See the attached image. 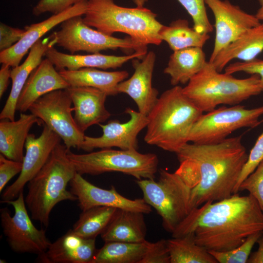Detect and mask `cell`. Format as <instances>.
I'll use <instances>...</instances> for the list:
<instances>
[{
	"mask_svg": "<svg viewBox=\"0 0 263 263\" xmlns=\"http://www.w3.org/2000/svg\"><path fill=\"white\" fill-rule=\"evenodd\" d=\"M176 154L179 167L175 172L191 188V210L233 194L248 158L241 135L211 144L188 142Z\"/></svg>",
	"mask_w": 263,
	"mask_h": 263,
	"instance_id": "obj_1",
	"label": "cell"
},
{
	"mask_svg": "<svg viewBox=\"0 0 263 263\" xmlns=\"http://www.w3.org/2000/svg\"><path fill=\"white\" fill-rule=\"evenodd\" d=\"M263 231V212L251 195L238 193L192 209L171 233L173 238L193 233L197 244L208 251H227L250 235Z\"/></svg>",
	"mask_w": 263,
	"mask_h": 263,
	"instance_id": "obj_2",
	"label": "cell"
},
{
	"mask_svg": "<svg viewBox=\"0 0 263 263\" xmlns=\"http://www.w3.org/2000/svg\"><path fill=\"white\" fill-rule=\"evenodd\" d=\"M204 113L180 85L164 92L147 115L145 142L177 153L187 143L191 130Z\"/></svg>",
	"mask_w": 263,
	"mask_h": 263,
	"instance_id": "obj_3",
	"label": "cell"
},
{
	"mask_svg": "<svg viewBox=\"0 0 263 263\" xmlns=\"http://www.w3.org/2000/svg\"><path fill=\"white\" fill-rule=\"evenodd\" d=\"M68 149L58 144L39 171L28 182L24 198L31 218L47 227L55 206L63 201H75L76 197L67 189L76 173L68 156Z\"/></svg>",
	"mask_w": 263,
	"mask_h": 263,
	"instance_id": "obj_4",
	"label": "cell"
},
{
	"mask_svg": "<svg viewBox=\"0 0 263 263\" xmlns=\"http://www.w3.org/2000/svg\"><path fill=\"white\" fill-rule=\"evenodd\" d=\"M157 15L144 7H125L113 0H88L83 18L87 25L109 35L114 33L128 35L138 44L159 45L163 26Z\"/></svg>",
	"mask_w": 263,
	"mask_h": 263,
	"instance_id": "obj_5",
	"label": "cell"
},
{
	"mask_svg": "<svg viewBox=\"0 0 263 263\" xmlns=\"http://www.w3.org/2000/svg\"><path fill=\"white\" fill-rule=\"evenodd\" d=\"M183 91L201 111L206 113L219 105L240 104L262 93L258 75L237 78L232 75L218 72L208 61L183 88Z\"/></svg>",
	"mask_w": 263,
	"mask_h": 263,
	"instance_id": "obj_6",
	"label": "cell"
},
{
	"mask_svg": "<svg viewBox=\"0 0 263 263\" xmlns=\"http://www.w3.org/2000/svg\"><path fill=\"white\" fill-rule=\"evenodd\" d=\"M158 181L136 180L143 199L162 219L164 229L172 233L191 211V188L176 172L160 169Z\"/></svg>",
	"mask_w": 263,
	"mask_h": 263,
	"instance_id": "obj_7",
	"label": "cell"
},
{
	"mask_svg": "<svg viewBox=\"0 0 263 263\" xmlns=\"http://www.w3.org/2000/svg\"><path fill=\"white\" fill-rule=\"evenodd\" d=\"M68 156L76 171L81 174L97 175L118 172L132 176L137 180L154 179L159 160L154 153H141L137 150L102 149L97 151L76 154L68 151Z\"/></svg>",
	"mask_w": 263,
	"mask_h": 263,
	"instance_id": "obj_8",
	"label": "cell"
},
{
	"mask_svg": "<svg viewBox=\"0 0 263 263\" xmlns=\"http://www.w3.org/2000/svg\"><path fill=\"white\" fill-rule=\"evenodd\" d=\"M54 45L63 48L70 54L79 51L94 54L107 50H133L146 55L147 46L141 45L130 37L118 38L94 29L83 21L82 16L64 20L60 29L50 37Z\"/></svg>",
	"mask_w": 263,
	"mask_h": 263,
	"instance_id": "obj_9",
	"label": "cell"
},
{
	"mask_svg": "<svg viewBox=\"0 0 263 263\" xmlns=\"http://www.w3.org/2000/svg\"><path fill=\"white\" fill-rule=\"evenodd\" d=\"M262 115L263 105L251 109L239 104L215 108L198 118L191 130L188 142L219 143L238 129L257 127L262 123L259 118Z\"/></svg>",
	"mask_w": 263,
	"mask_h": 263,
	"instance_id": "obj_10",
	"label": "cell"
},
{
	"mask_svg": "<svg viewBox=\"0 0 263 263\" xmlns=\"http://www.w3.org/2000/svg\"><path fill=\"white\" fill-rule=\"evenodd\" d=\"M0 203L11 205L14 214L10 215L7 207L0 209L3 232L11 249L18 253H31L38 256L48 249L51 242L43 229H38L30 218L23 192L15 199Z\"/></svg>",
	"mask_w": 263,
	"mask_h": 263,
	"instance_id": "obj_11",
	"label": "cell"
},
{
	"mask_svg": "<svg viewBox=\"0 0 263 263\" xmlns=\"http://www.w3.org/2000/svg\"><path fill=\"white\" fill-rule=\"evenodd\" d=\"M72 104L67 89H60L40 97L31 106L29 111L56 132L67 149H80L85 135L72 115Z\"/></svg>",
	"mask_w": 263,
	"mask_h": 263,
	"instance_id": "obj_12",
	"label": "cell"
},
{
	"mask_svg": "<svg viewBox=\"0 0 263 263\" xmlns=\"http://www.w3.org/2000/svg\"><path fill=\"white\" fill-rule=\"evenodd\" d=\"M215 18V38L208 62L248 29L260 24L256 17L228 0H205Z\"/></svg>",
	"mask_w": 263,
	"mask_h": 263,
	"instance_id": "obj_13",
	"label": "cell"
},
{
	"mask_svg": "<svg viewBox=\"0 0 263 263\" xmlns=\"http://www.w3.org/2000/svg\"><path fill=\"white\" fill-rule=\"evenodd\" d=\"M61 140L56 132L44 124L38 137H36L33 133L28 134L24 147L26 151L22 170L15 181L3 192L0 202L15 199L23 192L25 185L45 165Z\"/></svg>",
	"mask_w": 263,
	"mask_h": 263,
	"instance_id": "obj_14",
	"label": "cell"
},
{
	"mask_svg": "<svg viewBox=\"0 0 263 263\" xmlns=\"http://www.w3.org/2000/svg\"><path fill=\"white\" fill-rule=\"evenodd\" d=\"M125 113L130 116V119L121 123L117 119L112 120L106 124H98L102 130V134L99 137L85 135L80 148L86 151H92L94 149H108L117 147L123 150H137V135L148 123L147 115L130 108Z\"/></svg>",
	"mask_w": 263,
	"mask_h": 263,
	"instance_id": "obj_15",
	"label": "cell"
},
{
	"mask_svg": "<svg viewBox=\"0 0 263 263\" xmlns=\"http://www.w3.org/2000/svg\"><path fill=\"white\" fill-rule=\"evenodd\" d=\"M69 184L70 191L76 197L82 211L97 206L113 207L145 214L152 211L151 207L143 198H127L119 193L113 186L110 189L100 188L87 181L77 172Z\"/></svg>",
	"mask_w": 263,
	"mask_h": 263,
	"instance_id": "obj_16",
	"label": "cell"
},
{
	"mask_svg": "<svg viewBox=\"0 0 263 263\" xmlns=\"http://www.w3.org/2000/svg\"><path fill=\"white\" fill-rule=\"evenodd\" d=\"M156 55L150 51L142 59L134 58L132 63L134 69L132 76L120 82L118 93L128 95L136 104L138 111L148 115L158 99V91L152 87V78Z\"/></svg>",
	"mask_w": 263,
	"mask_h": 263,
	"instance_id": "obj_17",
	"label": "cell"
},
{
	"mask_svg": "<svg viewBox=\"0 0 263 263\" xmlns=\"http://www.w3.org/2000/svg\"><path fill=\"white\" fill-rule=\"evenodd\" d=\"M87 7V1L80 2L41 22L26 26L25 27L26 31L22 38L10 48L0 52V63L8 65L12 68L19 65L25 55L43 35L68 19L84 15Z\"/></svg>",
	"mask_w": 263,
	"mask_h": 263,
	"instance_id": "obj_18",
	"label": "cell"
},
{
	"mask_svg": "<svg viewBox=\"0 0 263 263\" xmlns=\"http://www.w3.org/2000/svg\"><path fill=\"white\" fill-rule=\"evenodd\" d=\"M66 89L74 105V119L82 132L111 116L105 105L108 95L104 92L90 87L70 86Z\"/></svg>",
	"mask_w": 263,
	"mask_h": 263,
	"instance_id": "obj_19",
	"label": "cell"
},
{
	"mask_svg": "<svg viewBox=\"0 0 263 263\" xmlns=\"http://www.w3.org/2000/svg\"><path fill=\"white\" fill-rule=\"evenodd\" d=\"M69 87L52 62L46 58L30 75L19 97L16 110L25 113L43 95Z\"/></svg>",
	"mask_w": 263,
	"mask_h": 263,
	"instance_id": "obj_20",
	"label": "cell"
},
{
	"mask_svg": "<svg viewBox=\"0 0 263 263\" xmlns=\"http://www.w3.org/2000/svg\"><path fill=\"white\" fill-rule=\"evenodd\" d=\"M95 238H83L70 229L51 243L38 261L43 263H92L97 249Z\"/></svg>",
	"mask_w": 263,
	"mask_h": 263,
	"instance_id": "obj_21",
	"label": "cell"
},
{
	"mask_svg": "<svg viewBox=\"0 0 263 263\" xmlns=\"http://www.w3.org/2000/svg\"><path fill=\"white\" fill-rule=\"evenodd\" d=\"M146 55L136 52L121 56L107 55L100 53L73 55L60 52L54 46H51L46 51L44 56L50 60L59 71L61 69L76 70L83 68L104 70L116 69L130 60L134 58L142 59Z\"/></svg>",
	"mask_w": 263,
	"mask_h": 263,
	"instance_id": "obj_22",
	"label": "cell"
},
{
	"mask_svg": "<svg viewBox=\"0 0 263 263\" xmlns=\"http://www.w3.org/2000/svg\"><path fill=\"white\" fill-rule=\"evenodd\" d=\"M54 46L50 38L40 39L31 48L24 61L12 68L11 90L0 113V119L15 120L17 101L27 79L32 72L41 63L47 49Z\"/></svg>",
	"mask_w": 263,
	"mask_h": 263,
	"instance_id": "obj_23",
	"label": "cell"
},
{
	"mask_svg": "<svg viewBox=\"0 0 263 263\" xmlns=\"http://www.w3.org/2000/svg\"><path fill=\"white\" fill-rule=\"evenodd\" d=\"M36 123L42 121L32 113H20L17 120L0 121V152L7 158L22 162L23 148L29 131Z\"/></svg>",
	"mask_w": 263,
	"mask_h": 263,
	"instance_id": "obj_24",
	"label": "cell"
},
{
	"mask_svg": "<svg viewBox=\"0 0 263 263\" xmlns=\"http://www.w3.org/2000/svg\"><path fill=\"white\" fill-rule=\"evenodd\" d=\"M263 51V22L251 27L223 49L210 63L219 72L231 60L254 59Z\"/></svg>",
	"mask_w": 263,
	"mask_h": 263,
	"instance_id": "obj_25",
	"label": "cell"
},
{
	"mask_svg": "<svg viewBox=\"0 0 263 263\" xmlns=\"http://www.w3.org/2000/svg\"><path fill=\"white\" fill-rule=\"evenodd\" d=\"M144 213L117 208L109 224L100 234L104 242L140 243L146 241L147 227Z\"/></svg>",
	"mask_w": 263,
	"mask_h": 263,
	"instance_id": "obj_26",
	"label": "cell"
},
{
	"mask_svg": "<svg viewBox=\"0 0 263 263\" xmlns=\"http://www.w3.org/2000/svg\"><path fill=\"white\" fill-rule=\"evenodd\" d=\"M59 74L72 87L97 88L108 96L118 94V84L129 76L126 71H105L95 68H83L76 70L61 69Z\"/></svg>",
	"mask_w": 263,
	"mask_h": 263,
	"instance_id": "obj_27",
	"label": "cell"
},
{
	"mask_svg": "<svg viewBox=\"0 0 263 263\" xmlns=\"http://www.w3.org/2000/svg\"><path fill=\"white\" fill-rule=\"evenodd\" d=\"M202 48L189 47L173 51L164 73L170 76L174 86L187 84L207 63Z\"/></svg>",
	"mask_w": 263,
	"mask_h": 263,
	"instance_id": "obj_28",
	"label": "cell"
},
{
	"mask_svg": "<svg viewBox=\"0 0 263 263\" xmlns=\"http://www.w3.org/2000/svg\"><path fill=\"white\" fill-rule=\"evenodd\" d=\"M150 242H105L97 249L92 263H140Z\"/></svg>",
	"mask_w": 263,
	"mask_h": 263,
	"instance_id": "obj_29",
	"label": "cell"
},
{
	"mask_svg": "<svg viewBox=\"0 0 263 263\" xmlns=\"http://www.w3.org/2000/svg\"><path fill=\"white\" fill-rule=\"evenodd\" d=\"M159 35L173 51L189 47L203 48L210 38L208 34L199 33L190 28L188 21L184 19H177L168 26L163 25Z\"/></svg>",
	"mask_w": 263,
	"mask_h": 263,
	"instance_id": "obj_30",
	"label": "cell"
},
{
	"mask_svg": "<svg viewBox=\"0 0 263 263\" xmlns=\"http://www.w3.org/2000/svg\"><path fill=\"white\" fill-rule=\"evenodd\" d=\"M167 242L170 263H218L208 250L196 243L193 233Z\"/></svg>",
	"mask_w": 263,
	"mask_h": 263,
	"instance_id": "obj_31",
	"label": "cell"
},
{
	"mask_svg": "<svg viewBox=\"0 0 263 263\" xmlns=\"http://www.w3.org/2000/svg\"><path fill=\"white\" fill-rule=\"evenodd\" d=\"M116 208L97 206L82 211L72 230L85 239H94L100 235L106 228Z\"/></svg>",
	"mask_w": 263,
	"mask_h": 263,
	"instance_id": "obj_32",
	"label": "cell"
},
{
	"mask_svg": "<svg viewBox=\"0 0 263 263\" xmlns=\"http://www.w3.org/2000/svg\"><path fill=\"white\" fill-rule=\"evenodd\" d=\"M263 235V231L254 233L248 236L241 245L229 251L209 252L218 263H246L253 246Z\"/></svg>",
	"mask_w": 263,
	"mask_h": 263,
	"instance_id": "obj_33",
	"label": "cell"
},
{
	"mask_svg": "<svg viewBox=\"0 0 263 263\" xmlns=\"http://www.w3.org/2000/svg\"><path fill=\"white\" fill-rule=\"evenodd\" d=\"M191 16L193 28L198 33L208 34L212 32L206 8L205 0H177Z\"/></svg>",
	"mask_w": 263,
	"mask_h": 263,
	"instance_id": "obj_34",
	"label": "cell"
},
{
	"mask_svg": "<svg viewBox=\"0 0 263 263\" xmlns=\"http://www.w3.org/2000/svg\"><path fill=\"white\" fill-rule=\"evenodd\" d=\"M244 190L256 199L263 212V160L240 184L239 191Z\"/></svg>",
	"mask_w": 263,
	"mask_h": 263,
	"instance_id": "obj_35",
	"label": "cell"
},
{
	"mask_svg": "<svg viewBox=\"0 0 263 263\" xmlns=\"http://www.w3.org/2000/svg\"><path fill=\"white\" fill-rule=\"evenodd\" d=\"M263 160V132L257 138L254 146L251 150L248 158L241 171L238 182L234 190V194L239 192V187L241 183L245 179L257 168Z\"/></svg>",
	"mask_w": 263,
	"mask_h": 263,
	"instance_id": "obj_36",
	"label": "cell"
},
{
	"mask_svg": "<svg viewBox=\"0 0 263 263\" xmlns=\"http://www.w3.org/2000/svg\"><path fill=\"white\" fill-rule=\"evenodd\" d=\"M88 0H39L32 9V14L39 16L49 12L54 14L60 13L71 6Z\"/></svg>",
	"mask_w": 263,
	"mask_h": 263,
	"instance_id": "obj_37",
	"label": "cell"
},
{
	"mask_svg": "<svg viewBox=\"0 0 263 263\" xmlns=\"http://www.w3.org/2000/svg\"><path fill=\"white\" fill-rule=\"evenodd\" d=\"M140 263H170L167 240L162 239L154 243L150 242Z\"/></svg>",
	"mask_w": 263,
	"mask_h": 263,
	"instance_id": "obj_38",
	"label": "cell"
},
{
	"mask_svg": "<svg viewBox=\"0 0 263 263\" xmlns=\"http://www.w3.org/2000/svg\"><path fill=\"white\" fill-rule=\"evenodd\" d=\"M225 73L232 75L244 72L250 75L256 74L260 78L262 91L263 92V60L255 58L250 61H238L228 64L224 69Z\"/></svg>",
	"mask_w": 263,
	"mask_h": 263,
	"instance_id": "obj_39",
	"label": "cell"
},
{
	"mask_svg": "<svg viewBox=\"0 0 263 263\" xmlns=\"http://www.w3.org/2000/svg\"><path fill=\"white\" fill-rule=\"evenodd\" d=\"M22 169V162L7 158L0 154V192L15 175L20 173Z\"/></svg>",
	"mask_w": 263,
	"mask_h": 263,
	"instance_id": "obj_40",
	"label": "cell"
},
{
	"mask_svg": "<svg viewBox=\"0 0 263 263\" xmlns=\"http://www.w3.org/2000/svg\"><path fill=\"white\" fill-rule=\"evenodd\" d=\"M26 29L15 28L2 22L0 23V51L2 52L13 46L23 37Z\"/></svg>",
	"mask_w": 263,
	"mask_h": 263,
	"instance_id": "obj_41",
	"label": "cell"
},
{
	"mask_svg": "<svg viewBox=\"0 0 263 263\" xmlns=\"http://www.w3.org/2000/svg\"><path fill=\"white\" fill-rule=\"evenodd\" d=\"M11 67L7 64H2L0 70V97L1 98L3 94L7 89L11 78Z\"/></svg>",
	"mask_w": 263,
	"mask_h": 263,
	"instance_id": "obj_42",
	"label": "cell"
},
{
	"mask_svg": "<svg viewBox=\"0 0 263 263\" xmlns=\"http://www.w3.org/2000/svg\"><path fill=\"white\" fill-rule=\"evenodd\" d=\"M257 243L258 248L250 255L247 263H263V235L258 239Z\"/></svg>",
	"mask_w": 263,
	"mask_h": 263,
	"instance_id": "obj_43",
	"label": "cell"
},
{
	"mask_svg": "<svg viewBox=\"0 0 263 263\" xmlns=\"http://www.w3.org/2000/svg\"><path fill=\"white\" fill-rule=\"evenodd\" d=\"M258 1L261 6L255 15L260 21L263 22V0H258Z\"/></svg>",
	"mask_w": 263,
	"mask_h": 263,
	"instance_id": "obj_44",
	"label": "cell"
},
{
	"mask_svg": "<svg viewBox=\"0 0 263 263\" xmlns=\"http://www.w3.org/2000/svg\"><path fill=\"white\" fill-rule=\"evenodd\" d=\"M137 7H144L148 0H132Z\"/></svg>",
	"mask_w": 263,
	"mask_h": 263,
	"instance_id": "obj_45",
	"label": "cell"
},
{
	"mask_svg": "<svg viewBox=\"0 0 263 263\" xmlns=\"http://www.w3.org/2000/svg\"><path fill=\"white\" fill-rule=\"evenodd\" d=\"M261 122H263V119H262V120L261 121Z\"/></svg>",
	"mask_w": 263,
	"mask_h": 263,
	"instance_id": "obj_46",
	"label": "cell"
}]
</instances>
